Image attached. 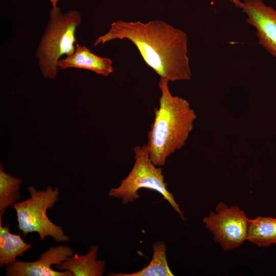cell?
I'll use <instances>...</instances> for the list:
<instances>
[{"label": "cell", "mask_w": 276, "mask_h": 276, "mask_svg": "<svg viewBox=\"0 0 276 276\" xmlns=\"http://www.w3.org/2000/svg\"><path fill=\"white\" fill-rule=\"evenodd\" d=\"M168 84L160 78L159 107L154 109L146 144L151 161L158 167L163 166L168 156L185 145L197 117L188 101L171 94Z\"/></svg>", "instance_id": "2"}, {"label": "cell", "mask_w": 276, "mask_h": 276, "mask_svg": "<svg viewBox=\"0 0 276 276\" xmlns=\"http://www.w3.org/2000/svg\"><path fill=\"white\" fill-rule=\"evenodd\" d=\"M246 240L259 246L276 244V218L258 216L249 219Z\"/></svg>", "instance_id": "12"}, {"label": "cell", "mask_w": 276, "mask_h": 276, "mask_svg": "<svg viewBox=\"0 0 276 276\" xmlns=\"http://www.w3.org/2000/svg\"><path fill=\"white\" fill-rule=\"evenodd\" d=\"M127 39L137 49L146 64L169 82L191 78L188 35L182 30L159 20L146 22H113L108 31L99 36L94 45L114 40Z\"/></svg>", "instance_id": "1"}, {"label": "cell", "mask_w": 276, "mask_h": 276, "mask_svg": "<svg viewBox=\"0 0 276 276\" xmlns=\"http://www.w3.org/2000/svg\"><path fill=\"white\" fill-rule=\"evenodd\" d=\"M153 257L149 264L142 269L130 273L110 272L113 276H173L169 267L167 257V245L163 241H156L153 245Z\"/></svg>", "instance_id": "13"}, {"label": "cell", "mask_w": 276, "mask_h": 276, "mask_svg": "<svg viewBox=\"0 0 276 276\" xmlns=\"http://www.w3.org/2000/svg\"><path fill=\"white\" fill-rule=\"evenodd\" d=\"M74 255V250L66 245L51 246L42 252L34 261L25 262L17 260L5 268L7 276H73L68 270L58 271L51 268L60 264L68 257Z\"/></svg>", "instance_id": "8"}, {"label": "cell", "mask_w": 276, "mask_h": 276, "mask_svg": "<svg viewBox=\"0 0 276 276\" xmlns=\"http://www.w3.org/2000/svg\"><path fill=\"white\" fill-rule=\"evenodd\" d=\"M133 150L135 162L132 170L118 188H112L109 190V196L122 198V203L126 204L140 198L138 191L140 189L154 190L159 193L184 220L183 212L173 194L167 190L163 170L151 161L146 144L136 146Z\"/></svg>", "instance_id": "5"}, {"label": "cell", "mask_w": 276, "mask_h": 276, "mask_svg": "<svg viewBox=\"0 0 276 276\" xmlns=\"http://www.w3.org/2000/svg\"><path fill=\"white\" fill-rule=\"evenodd\" d=\"M57 66L61 69L69 68L85 69L107 76L114 71L112 60L98 56L84 45L76 44L73 54L60 59Z\"/></svg>", "instance_id": "9"}, {"label": "cell", "mask_w": 276, "mask_h": 276, "mask_svg": "<svg viewBox=\"0 0 276 276\" xmlns=\"http://www.w3.org/2000/svg\"><path fill=\"white\" fill-rule=\"evenodd\" d=\"M59 0H50L51 3L52 4V7H55L57 6L58 2Z\"/></svg>", "instance_id": "15"}, {"label": "cell", "mask_w": 276, "mask_h": 276, "mask_svg": "<svg viewBox=\"0 0 276 276\" xmlns=\"http://www.w3.org/2000/svg\"><path fill=\"white\" fill-rule=\"evenodd\" d=\"M256 29L259 43L276 60V10L263 0H231Z\"/></svg>", "instance_id": "7"}, {"label": "cell", "mask_w": 276, "mask_h": 276, "mask_svg": "<svg viewBox=\"0 0 276 276\" xmlns=\"http://www.w3.org/2000/svg\"><path fill=\"white\" fill-rule=\"evenodd\" d=\"M81 22L78 11L72 10L62 14L59 7L52 8L49 21L35 52L44 78L54 79L61 57L73 54L77 43L76 31Z\"/></svg>", "instance_id": "3"}, {"label": "cell", "mask_w": 276, "mask_h": 276, "mask_svg": "<svg viewBox=\"0 0 276 276\" xmlns=\"http://www.w3.org/2000/svg\"><path fill=\"white\" fill-rule=\"evenodd\" d=\"M216 212L203 219L205 227L214 236V241L225 250L233 249L246 240L249 219L238 206L228 208L221 202Z\"/></svg>", "instance_id": "6"}, {"label": "cell", "mask_w": 276, "mask_h": 276, "mask_svg": "<svg viewBox=\"0 0 276 276\" xmlns=\"http://www.w3.org/2000/svg\"><path fill=\"white\" fill-rule=\"evenodd\" d=\"M28 191L30 195L28 199L11 206L16 211L18 229L23 235L37 233L42 241L46 237H51L57 242L69 241L70 237L61 226L52 222L47 214V210L58 201L59 188L48 186L44 190L38 191L31 186Z\"/></svg>", "instance_id": "4"}, {"label": "cell", "mask_w": 276, "mask_h": 276, "mask_svg": "<svg viewBox=\"0 0 276 276\" xmlns=\"http://www.w3.org/2000/svg\"><path fill=\"white\" fill-rule=\"evenodd\" d=\"M32 246L26 243L19 234H12L8 225L3 226L0 223V267L16 261L17 256H22Z\"/></svg>", "instance_id": "11"}, {"label": "cell", "mask_w": 276, "mask_h": 276, "mask_svg": "<svg viewBox=\"0 0 276 276\" xmlns=\"http://www.w3.org/2000/svg\"><path fill=\"white\" fill-rule=\"evenodd\" d=\"M22 179L15 177L4 171L3 164H0V220L6 210L12 206L20 198L19 189Z\"/></svg>", "instance_id": "14"}, {"label": "cell", "mask_w": 276, "mask_h": 276, "mask_svg": "<svg viewBox=\"0 0 276 276\" xmlns=\"http://www.w3.org/2000/svg\"><path fill=\"white\" fill-rule=\"evenodd\" d=\"M98 245H91L85 255H75L55 265L58 271H71L73 276H101L105 272L104 261L97 259Z\"/></svg>", "instance_id": "10"}]
</instances>
